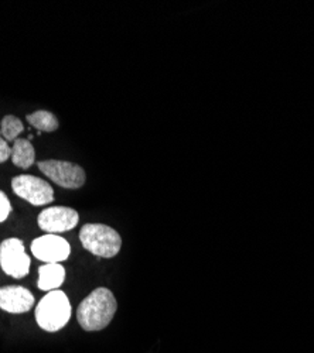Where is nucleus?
I'll return each instance as SVG.
<instances>
[{
	"instance_id": "nucleus-1",
	"label": "nucleus",
	"mask_w": 314,
	"mask_h": 353,
	"mask_svg": "<svg viewBox=\"0 0 314 353\" xmlns=\"http://www.w3.org/2000/svg\"><path fill=\"white\" fill-rule=\"evenodd\" d=\"M118 304L112 291L99 287L85 299L77 310V319L82 330L95 332L106 328L115 316Z\"/></svg>"
},
{
	"instance_id": "nucleus-2",
	"label": "nucleus",
	"mask_w": 314,
	"mask_h": 353,
	"mask_svg": "<svg viewBox=\"0 0 314 353\" xmlns=\"http://www.w3.org/2000/svg\"><path fill=\"white\" fill-rule=\"evenodd\" d=\"M71 318V304L67 294L61 290L50 291L36 308L39 327L47 332L63 330Z\"/></svg>"
},
{
	"instance_id": "nucleus-3",
	"label": "nucleus",
	"mask_w": 314,
	"mask_h": 353,
	"mask_svg": "<svg viewBox=\"0 0 314 353\" xmlns=\"http://www.w3.org/2000/svg\"><path fill=\"white\" fill-rule=\"evenodd\" d=\"M79 241L85 250L104 259L115 257L122 246L119 233L102 223L84 225L79 230Z\"/></svg>"
},
{
	"instance_id": "nucleus-4",
	"label": "nucleus",
	"mask_w": 314,
	"mask_h": 353,
	"mask_svg": "<svg viewBox=\"0 0 314 353\" xmlns=\"http://www.w3.org/2000/svg\"><path fill=\"white\" fill-rule=\"evenodd\" d=\"M39 170L48 179L67 190H78L85 184V171L82 167L61 160H43Z\"/></svg>"
},
{
	"instance_id": "nucleus-5",
	"label": "nucleus",
	"mask_w": 314,
	"mask_h": 353,
	"mask_svg": "<svg viewBox=\"0 0 314 353\" xmlns=\"http://www.w3.org/2000/svg\"><path fill=\"white\" fill-rule=\"evenodd\" d=\"M0 266L2 270L14 279H23L30 270V257L26 253L20 239H6L0 245Z\"/></svg>"
},
{
	"instance_id": "nucleus-6",
	"label": "nucleus",
	"mask_w": 314,
	"mask_h": 353,
	"mask_svg": "<svg viewBox=\"0 0 314 353\" xmlns=\"http://www.w3.org/2000/svg\"><path fill=\"white\" fill-rule=\"evenodd\" d=\"M12 188L16 195L36 207L47 205L54 199L52 187L35 175H19L12 180Z\"/></svg>"
},
{
	"instance_id": "nucleus-7",
	"label": "nucleus",
	"mask_w": 314,
	"mask_h": 353,
	"mask_svg": "<svg viewBox=\"0 0 314 353\" xmlns=\"http://www.w3.org/2000/svg\"><path fill=\"white\" fill-rule=\"evenodd\" d=\"M32 253L44 263H61L70 257V243L59 234H44L32 242Z\"/></svg>"
},
{
	"instance_id": "nucleus-8",
	"label": "nucleus",
	"mask_w": 314,
	"mask_h": 353,
	"mask_svg": "<svg viewBox=\"0 0 314 353\" xmlns=\"http://www.w3.org/2000/svg\"><path fill=\"white\" fill-rule=\"evenodd\" d=\"M79 215L68 207H51L41 211L39 215V226L52 234L63 233L74 229L78 225Z\"/></svg>"
},
{
	"instance_id": "nucleus-9",
	"label": "nucleus",
	"mask_w": 314,
	"mask_h": 353,
	"mask_svg": "<svg viewBox=\"0 0 314 353\" xmlns=\"http://www.w3.org/2000/svg\"><path fill=\"white\" fill-rule=\"evenodd\" d=\"M35 305V296L24 287L6 285L0 288V310L10 314L28 312Z\"/></svg>"
},
{
	"instance_id": "nucleus-10",
	"label": "nucleus",
	"mask_w": 314,
	"mask_h": 353,
	"mask_svg": "<svg viewBox=\"0 0 314 353\" xmlns=\"http://www.w3.org/2000/svg\"><path fill=\"white\" fill-rule=\"evenodd\" d=\"M66 280V269L59 263H46L39 269L37 285L41 291L59 290Z\"/></svg>"
},
{
	"instance_id": "nucleus-11",
	"label": "nucleus",
	"mask_w": 314,
	"mask_h": 353,
	"mask_svg": "<svg viewBox=\"0 0 314 353\" xmlns=\"http://www.w3.org/2000/svg\"><path fill=\"white\" fill-rule=\"evenodd\" d=\"M12 161L19 168H30L36 161L35 147L28 139H17L12 147Z\"/></svg>"
},
{
	"instance_id": "nucleus-12",
	"label": "nucleus",
	"mask_w": 314,
	"mask_h": 353,
	"mask_svg": "<svg viewBox=\"0 0 314 353\" xmlns=\"http://www.w3.org/2000/svg\"><path fill=\"white\" fill-rule=\"evenodd\" d=\"M27 122L33 128L39 129V132H55L59 129V121L57 117L48 110H37L32 114H27Z\"/></svg>"
},
{
	"instance_id": "nucleus-13",
	"label": "nucleus",
	"mask_w": 314,
	"mask_h": 353,
	"mask_svg": "<svg viewBox=\"0 0 314 353\" xmlns=\"http://www.w3.org/2000/svg\"><path fill=\"white\" fill-rule=\"evenodd\" d=\"M23 132H24V126L21 121L13 114L5 116L2 119V123H0V136H2L6 141L17 140Z\"/></svg>"
},
{
	"instance_id": "nucleus-14",
	"label": "nucleus",
	"mask_w": 314,
	"mask_h": 353,
	"mask_svg": "<svg viewBox=\"0 0 314 353\" xmlns=\"http://www.w3.org/2000/svg\"><path fill=\"white\" fill-rule=\"evenodd\" d=\"M12 212V205L3 191H0V223L5 222Z\"/></svg>"
},
{
	"instance_id": "nucleus-15",
	"label": "nucleus",
	"mask_w": 314,
	"mask_h": 353,
	"mask_svg": "<svg viewBox=\"0 0 314 353\" xmlns=\"http://www.w3.org/2000/svg\"><path fill=\"white\" fill-rule=\"evenodd\" d=\"M12 157V149L10 145L8 144V141L0 136V164L8 161Z\"/></svg>"
}]
</instances>
